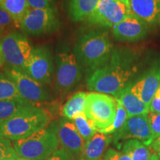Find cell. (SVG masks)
<instances>
[{"mask_svg":"<svg viewBox=\"0 0 160 160\" xmlns=\"http://www.w3.org/2000/svg\"><path fill=\"white\" fill-rule=\"evenodd\" d=\"M47 160H70L63 150H57Z\"/></svg>","mask_w":160,"mask_h":160,"instance_id":"cell-33","label":"cell"},{"mask_svg":"<svg viewBox=\"0 0 160 160\" xmlns=\"http://www.w3.org/2000/svg\"><path fill=\"white\" fill-rule=\"evenodd\" d=\"M111 141L112 137L109 134L97 131L89 141L85 143L79 160H102Z\"/></svg>","mask_w":160,"mask_h":160,"instance_id":"cell-17","label":"cell"},{"mask_svg":"<svg viewBox=\"0 0 160 160\" xmlns=\"http://www.w3.org/2000/svg\"><path fill=\"white\" fill-rule=\"evenodd\" d=\"M98 2L99 0H68V11L70 18L74 22L87 21Z\"/></svg>","mask_w":160,"mask_h":160,"instance_id":"cell-19","label":"cell"},{"mask_svg":"<svg viewBox=\"0 0 160 160\" xmlns=\"http://www.w3.org/2000/svg\"><path fill=\"white\" fill-rule=\"evenodd\" d=\"M31 8H55V0H27Z\"/></svg>","mask_w":160,"mask_h":160,"instance_id":"cell-31","label":"cell"},{"mask_svg":"<svg viewBox=\"0 0 160 160\" xmlns=\"http://www.w3.org/2000/svg\"><path fill=\"white\" fill-rule=\"evenodd\" d=\"M122 152L131 156L132 160H148L152 155L148 146L134 139L126 140L123 144Z\"/></svg>","mask_w":160,"mask_h":160,"instance_id":"cell-23","label":"cell"},{"mask_svg":"<svg viewBox=\"0 0 160 160\" xmlns=\"http://www.w3.org/2000/svg\"></svg>","mask_w":160,"mask_h":160,"instance_id":"cell-42","label":"cell"},{"mask_svg":"<svg viewBox=\"0 0 160 160\" xmlns=\"http://www.w3.org/2000/svg\"><path fill=\"white\" fill-rule=\"evenodd\" d=\"M55 88L60 94H65L71 91L82 77V68L80 65L74 53L62 51L57 53Z\"/></svg>","mask_w":160,"mask_h":160,"instance_id":"cell-6","label":"cell"},{"mask_svg":"<svg viewBox=\"0 0 160 160\" xmlns=\"http://www.w3.org/2000/svg\"><path fill=\"white\" fill-rule=\"evenodd\" d=\"M2 47L6 65L24 71L33 49L25 33L17 31L5 33Z\"/></svg>","mask_w":160,"mask_h":160,"instance_id":"cell-8","label":"cell"},{"mask_svg":"<svg viewBox=\"0 0 160 160\" xmlns=\"http://www.w3.org/2000/svg\"><path fill=\"white\" fill-rule=\"evenodd\" d=\"M148 160H160V159L156 153H152V155L151 156V157L149 158Z\"/></svg>","mask_w":160,"mask_h":160,"instance_id":"cell-36","label":"cell"},{"mask_svg":"<svg viewBox=\"0 0 160 160\" xmlns=\"http://www.w3.org/2000/svg\"><path fill=\"white\" fill-rule=\"evenodd\" d=\"M113 51L108 32L105 29H93L80 36L73 53L88 77L108 62Z\"/></svg>","mask_w":160,"mask_h":160,"instance_id":"cell-2","label":"cell"},{"mask_svg":"<svg viewBox=\"0 0 160 160\" xmlns=\"http://www.w3.org/2000/svg\"><path fill=\"white\" fill-rule=\"evenodd\" d=\"M12 26L17 27L9 13L0 7V35L2 33L10 32L8 31Z\"/></svg>","mask_w":160,"mask_h":160,"instance_id":"cell-29","label":"cell"},{"mask_svg":"<svg viewBox=\"0 0 160 160\" xmlns=\"http://www.w3.org/2000/svg\"><path fill=\"white\" fill-rule=\"evenodd\" d=\"M24 71L41 85H50L54 75V65L49 48L46 46L33 48Z\"/></svg>","mask_w":160,"mask_h":160,"instance_id":"cell-10","label":"cell"},{"mask_svg":"<svg viewBox=\"0 0 160 160\" xmlns=\"http://www.w3.org/2000/svg\"><path fill=\"white\" fill-rule=\"evenodd\" d=\"M51 119L48 111L34 104L22 110L10 119L0 122V136L12 141H17L47 128Z\"/></svg>","mask_w":160,"mask_h":160,"instance_id":"cell-3","label":"cell"},{"mask_svg":"<svg viewBox=\"0 0 160 160\" xmlns=\"http://www.w3.org/2000/svg\"><path fill=\"white\" fill-rule=\"evenodd\" d=\"M5 64V57H4L3 51H2V38L0 37V68Z\"/></svg>","mask_w":160,"mask_h":160,"instance_id":"cell-35","label":"cell"},{"mask_svg":"<svg viewBox=\"0 0 160 160\" xmlns=\"http://www.w3.org/2000/svg\"><path fill=\"white\" fill-rule=\"evenodd\" d=\"M130 85L132 93L149 106L160 85V58Z\"/></svg>","mask_w":160,"mask_h":160,"instance_id":"cell-12","label":"cell"},{"mask_svg":"<svg viewBox=\"0 0 160 160\" xmlns=\"http://www.w3.org/2000/svg\"><path fill=\"white\" fill-rule=\"evenodd\" d=\"M148 26L141 20L130 15L121 22L112 28L113 37L122 42H135L145 37Z\"/></svg>","mask_w":160,"mask_h":160,"instance_id":"cell-15","label":"cell"},{"mask_svg":"<svg viewBox=\"0 0 160 160\" xmlns=\"http://www.w3.org/2000/svg\"><path fill=\"white\" fill-rule=\"evenodd\" d=\"M1 8L9 13L17 28L31 9L27 0H4Z\"/></svg>","mask_w":160,"mask_h":160,"instance_id":"cell-21","label":"cell"},{"mask_svg":"<svg viewBox=\"0 0 160 160\" xmlns=\"http://www.w3.org/2000/svg\"><path fill=\"white\" fill-rule=\"evenodd\" d=\"M159 24H160V18H159Z\"/></svg>","mask_w":160,"mask_h":160,"instance_id":"cell-40","label":"cell"},{"mask_svg":"<svg viewBox=\"0 0 160 160\" xmlns=\"http://www.w3.org/2000/svg\"><path fill=\"white\" fill-rule=\"evenodd\" d=\"M115 141L134 139L146 146H151L153 139L147 115L128 117L125 123L113 135Z\"/></svg>","mask_w":160,"mask_h":160,"instance_id":"cell-14","label":"cell"},{"mask_svg":"<svg viewBox=\"0 0 160 160\" xmlns=\"http://www.w3.org/2000/svg\"><path fill=\"white\" fill-rule=\"evenodd\" d=\"M102 160H132L131 156L118 151L113 148H109L105 152Z\"/></svg>","mask_w":160,"mask_h":160,"instance_id":"cell-30","label":"cell"},{"mask_svg":"<svg viewBox=\"0 0 160 160\" xmlns=\"http://www.w3.org/2000/svg\"><path fill=\"white\" fill-rule=\"evenodd\" d=\"M23 99L15 84L4 71L0 70V100Z\"/></svg>","mask_w":160,"mask_h":160,"instance_id":"cell-24","label":"cell"},{"mask_svg":"<svg viewBox=\"0 0 160 160\" xmlns=\"http://www.w3.org/2000/svg\"><path fill=\"white\" fill-rule=\"evenodd\" d=\"M72 122L75 125L81 137L83 138L85 142L89 141L97 132L84 113L77 115L72 120Z\"/></svg>","mask_w":160,"mask_h":160,"instance_id":"cell-25","label":"cell"},{"mask_svg":"<svg viewBox=\"0 0 160 160\" xmlns=\"http://www.w3.org/2000/svg\"><path fill=\"white\" fill-rule=\"evenodd\" d=\"M131 15L148 26L159 22L160 0H128Z\"/></svg>","mask_w":160,"mask_h":160,"instance_id":"cell-16","label":"cell"},{"mask_svg":"<svg viewBox=\"0 0 160 160\" xmlns=\"http://www.w3.org/2000/svg\"><path fill=\"white\" fill-rule=\"evenodd\" d=\"M149 111L160 113V97L154 96L149 105Z\"/></svg>","mask_w":160,"mask_h":160,"instance_id":"cell-32","label":"cell"},{"mask_svg":"<svg viewBox=\"0 0 160 160\" xmlns=\"http://www.w3.org/2000/svg\"><path fill=\"white\" fill-rule=\"evenodd\" d=\"M155 96H156V97H160V85H159V88H158V90L157 91V92H156Z\"/></svg>","mask_w":160,"mask_h":160,"instance_id":"cell-38","label":"cell"},{"mask_svg":"<svg viewBox=\"0 0 160 160\" xmlns=\"http://www.w3.org/2000/svg\"><path fill=\"white\" fill-rule=\"evenodd\" d=\"M34 105L24 99L0 100V122L5 121L25 108Z\"/></svg>","mask_w":160,"mask_h":160,"instance_id":"cell-22","label":"cell"},{"mask_svg":"<svg viewBox=\"0 0 160 160\" xmlns=\"http://www.w3.org/2000/svg\"><path fill=\"white\" fill-rule=\"evenodd\" d=\"M3 2H4V0H0V7H1L2 5Z\"/></svg>","mask_w":160,"mask_h":160,"instance_id":"cell-39","label":"cell"},{"mask_svg":"<svg viewBox=\"0 0 160 160\" xmlns=\"http://www.w3.org/2000/svg\"><path fill=\"white\" fill-rule=\"evenodd\" d=\"M0 137H1V136H0Z\"/></svg>","mask_w":160,"mask_h":160,"instance_id":"cell-41","label":"cell"},{"mask_svg":"<svg viewBox=\"0 0 160 160\" xmlns=\"http://www.w3.org/2000/svg\"><path fill=\"white\" fill-rule=\"evenodd\" d=\"M117 100V99H116ZM128 119L127 112L125 108L122 107V105L120 104L118 100H117V114L114 119V122L110 127L107 128L102 130L99 132L100 133H105V134H111V133H114L116 132L119 131L125 123L126 120Z\"/></svg>","mask_w":160,"mask_h":160,"instance_id":"cell-26","label":"cell"},{"mask_svg":"<svg viewBox=\"0 0 160 160\" xmlns=\"http://www.w3.org/2000/svg\"><path fill=\"white\" fill-rule=\"evenodd\" d=\"M87 93L79 91L75 93L68 99L61 109V114L65 119L73 120L77 115L84 113Z\"/></svg>","mask_w":160,"mask_h":160,"instance_id":"cell-20","label":"cell"},{"mask_svg":"<svg viewBox=\"0 0 160 160\" xmlns=\"http://www.w3.org/2000/svg\"><path fill=\"white\" fill-rule=\"evenodd\" d=\"M18 157L19 156L13 149V144H11L10 140L0 137V160Z\"/></svg>","mask_w":160,"mask_h":160,"instance_id":"cell-27","label":"cell"},{"mask_svg":"<svg viewBox=\"0 0 160 160\" xmlns=\"http://www.w3.org/2000/svg\"><path fill=\"white\" fill-rule=\"evenodd\" d=\"M3 160H28V159H24V158L18 157H16V158H10V159H3Z\"/></svg>","mask_w":160,"mask_h":160,"instance_id":"cell-37","label":"cell"},{"mask_svg":"<svg viewBox=\"0 0 160 160\" xmlns=\"http://www.w3.org/2000/svg\"><path fill=\"white\" fill-rule=\"evenodd\" d=\"M130 84L120 92L117 97L114 98L119 102L125 108L127 112L128 117H133V116L148 115L150 112L149 106L146 105L132 93Z\"/></svg>","mask_w":160,"mask_h":160,"instance_id":"cell-18","label":"cell"},{"mask_svg":"<svg viewBox=\"0 0 160 160\" xmlns=\"http://www.w3.org/2000/svg\"><path fill=\"white\" fill-rule=\"evenodd\" d=\"M147 116L153 141H155L160 137V113L149 112Z\"/></svg>","mask_w":160,"mask_h":160,"instance_id":"cell-28","label":"cell"},{"mask_svg":"<svg viewBox=\"0 0 160 160\" xmlns=\"http://www.w3.org/2000/svg\"><path fill=\"white\" fill-rule=\"evenodd\" d=\"M57 135L62 150L69 159L79 160L85 142L73 123L67 119H62L58 125Z\"/></svg>","mask_w":160,"mask_h":160,"instance_id":"cell-13","label":"cell"},{"mask_svg":"<svg viewBox=\"0 0 160 160\" xmlns=\"http://www.w3.org/2000/svg\"><path fill=\"white\" fill-rule=\"evenodd\" d=\"M84 113L97 131L111 126L117 114V100L105 93L91 92L87 93Z\"/></svg>","mask_w":160,"mask_h":160,"instance_id":"cell-5","label":"cell"},{"mask_svg":"<svg viewBox=\"0 0 160 160\" xmlns=\"http://www.w3.org/2000/svg\"><path fill=\"white\" fill-rule=\"evenodd\" d=\"M57 130L41 129L29 137L13 141V148L19 157L28 160L48 159L57 151Z\"/></svg>","mask_w":160,"mask_h":160,"instance_id":"cell-4","label":"cell"},{"mask_svg":"<svg viewBox=\"0 0 160 160\" xmlns=\"http://www.w3.org/2000/svg\"><path fill=\"white\" fill-rule=\"evenodd\" d=\"M3 71L15 84L20 96L24 99L38 104L51 98L45 86L33 79L22 70L5 65Z\"/></svg>","mask_w":160,"mask_h":160,"instance_id":"cell-11","label":"cell"},{"mask_svg":"<svg viewBox=\"0 0 160 160\" xmlns=\"http://www.w3.org/2000/svg\"><path fill=\"white\" fill-rule=\"evenodd\" d=\"M59 27L60 21L56 8H31L19 25L22 33L31 37L53 33Z\"/></svg>","mask_w":160,"mask_h":160,"instance_id":"cell-7","label":"cell"},{"mask_svg":"<svg viewBox=\"0 0 160 160\" xmlns=\"http://www.w3.org/2000/svg\"><path fill=\"white\" fill-rule=\"evenodd\" d=\"M150 148L154 151V153L158 156V157L160 159V137L156 139L155 141H153V143L150 146Z\"/></svg>","mask_w":160,"mask_h":160,"instance_id":"cell-34","label":"cell"},{"mask_svg":"<svg viewBox=\"0 0 160 160\" xmlns=\"http://www.w3.org/2000/svg\"><path fill=\"white\" fill-rule=\"evenodd\" d=\"M139 66L140 57L136 50L131 48L113 50L108 62L88 77V88L117 97L131 82Z\"/></svg>","mask_w":160,"mask_h":160,"instance_id":"cell-1","label":"cell"},{"mask_svg":"<svg viewBox=\"0 0 160 160\" xmlns=\"http://www.w3.org/2000/svg\"><path fill=\"white\" fill-rule=\"evenodd\" d=\"M130 15L128 0H99L87 22L100 27L113 28Z\"/></svg>","mask_w":160,"mask_h":160,"instance_id":"cell-9","label":"cell"}]
</instances>
